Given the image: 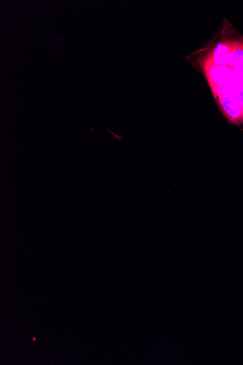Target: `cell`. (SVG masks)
<instances>
[{"label":"cell","instance_id":"277c9868","mask_svg":"<svg viewBox=\"0 0 243 365\" xmlns=\"http://www.w3.org/2000/svg\"><path fill=\"white\" fill-rule=\"evenodd\" d=\"M206 57L217 65L229 66V41L219 43Z\"/></svg>","mask_w":243,"mask_h":365},{"label":"cell","instance_id":"7a4b0ae2","mask_svg":"<svg viewBox=\"0 0 243 365\" xmlns=\"http://www.w3.org/2000/svg\"><path fill=\"white\" fill-rule=\"evenodd\" d=\"M219 109L226 119L233 125L243 124V106L232 95H224L217 99Z\"/></svg>","mask_w":243,"mask_h":365},{"label":"cell","instance_id":"6da1fadb","mask_svg":"<svg viewBox=\"0 0 243 365\" xmlns=\"http://www.w3.org/2000/svg\"><path fill=\"white\" fill-rule=\"evenodd\" d=\"M202 68L212 90L238 78L229 66L217 65L206 56L203 59Z\"/></svg>","mask_w":243,"mask_h":365},{"label":"cell","instance_id":"3957f363","mask_svg":"<svg viewBox=\"0 0 243 365\" xmlns=\"http://www.w3.org/2000/svg\"><path fill=\"white\" fill-rule=\"evenodd\" d=\"M229 66L243 81V40L229 41Z\"/></svg>","mask_w":243,"mask_h":365}]
</instances>
